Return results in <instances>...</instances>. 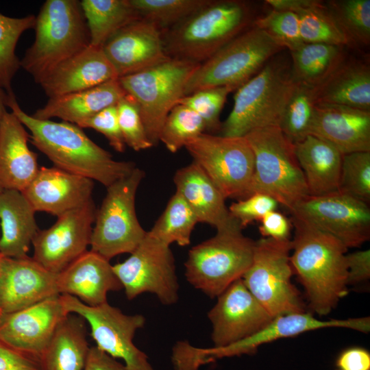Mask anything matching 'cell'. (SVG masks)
I'll return each instance as SVG.
<instances>
[{
	"label": "cell",
	"mask_w": 370,
	"mask_h": 370,
	"mask_svg": "<svg viewBox=\"0 0 370 370\" xmlns=\"http://www.w3.org/2000/svg\"><path fill=\"white\" fill-rule=\"evenodd\" d=\"M126 95L119 79L81 91L49 98L32 116L38 119L59 118L75 125L102 110L116 105Z\"/></svg>",
	"instance_id": "28"
},
{
	"label": "cell",
	"mask_w": 370,
	"mask_h": 370,
	"mask_svg": "<svg viewBox=\"0 0 370 370\" xmlns=\"http://www.w3.org/2000/svg\"><path fill=\"white\" fill-rule=\"evenodd\" d=\"M69 313L60 295L10 314L0 320V340L29 356L40 357Z\"/></svg>",
	"instance_id": "19"
},
{
	"label": "cell",
	"mask_w": 370,
	"mask_h": 370,
	"mask_svg": "<svg viewBox=\"0 0 370 370\" xmlns=\"http://www.w3.org/2000/svg\"><path fill=\"white\" fill-rule=\"evenodd\" d=\"M278 205V202L271 197L255 193L232 203L228 210L231 216L236 219L243 228L254 221H260L267 213L275 210Z\"/></svg>",
	"instance_id": "46"
},
{
	"label": "cell",
	"mask_w": 370,
	"mask_h": 370,
	"mask_svg": "<svg viewBox=\"0 0 370 370\" xmlns=\"http://www.w3.org/2000/svg\"><path fill=\"white\" fill-rule=\"evenodd\" d=\"M8 100V94L7 92L0 87V125L3 118L7 112L6 107Z\"/></svg>",
	"instance_id": "54"
},
{
	"label": "cell",
	"mask_w": 370,
	"mask_h": 370,
	"mask_svg": "<svg viewBox=\"0 0 370 370\" xmlns=\"http://www.w3.org/2000/svg\"><path fill=\"white\" fill-rule=\"evenodd\" d=\"M7 106L30 132L31 143L56 166L96 180L106 188L129 175L136 167L131 161H117L90 139L82 129L66 121L38 119L25 112L14 93Z\"/></svg>",
	"instance_id": "1"
},
{
	"label": "cell",
	"mask_w": 370,
	"mask_h": 370,
	"mask_svg": "<svg viewBox=\"0 0 370 370\" xmlns=\"http://www.w3.org/2000/svg\"><path fill=\"white\" fill-rule=\"evenodd\" d=\"M205 130L203 119L195 111L177 103L171 110L161 127L159 141L170 152L175 153Z\"/></svg>",
	"instance_id": "40"
},
{
	"label": "cell",
	"mask_w": 370,
	"mask_h": 370,
	"mask_svg": "<svg viewBox=\"0 0 370 370\" xmlns=\"http://www.w3.org/2000/svg\"><path fill=\"white\" fill-rule=\"evenodd\" d=\"M113 271L132 300L150 293L164 305L175 304L179 298V283L175 258L170 248L147 234L130 256L112 265Z\"/></svg>",
	"instance_id": "14"
},
{
	"label": "cell",
	"mask_w": 370,
	"mask_h": 370,
	"mask_svg": "<svg viewBox=\"0 0 370 370\" xmlns=\"http://www.w3.org/2000/svg\"><path fill=\"white\" fill-rule=\"evenodd\" d=\"M310 134L327 140L343 155L370 151V111L316 104Z\"/></svg>",
	"instance_id": "24"
},
{
	"label": "cell",
	"mask_w": 370,
	"mask_h": 370,
	"mask_svg": "<svg viewBox=\"0 0 370 370\" xmlns=\"http://www.w3.org/2000/svg\"><path fill=\"white\" fill-rule=\"evenodd\" d=\"M29 134L12 112L0 125V182L5 189L23 191L39 169L37 154L28 146Z\"/></svg>",
	"instance_id": "26"
},
{
	"label": "cell",
	"mask_w": 370,
	"mask_h": 370,
	"mask_svg": "<svg viewBox=\"0 0 370 370\" xmlns=\"http://www.w3.org/2000/svg\"><path fill=\"white\" fill-rule=\"evenodd\" d=\"M294 85L291 63L278 53L236 90L232 110L221 124V135L244 137L258 129L279 126Z\"/></svg>",
	"instance_id": "4"
},
{
	"label": "cell",
	"mask_w": 370,
	"mask_h": 370,
	"mask_svg": "<svg viewBox=\"0 0 370 370\" xmlns=\"http://www.w3.org/2000/svg\"><path fill=\"white\" fill-rule=\"evenodd\" d=\"M338 190L369 204L370 151L343 155Z\"/></svg>",
	"instance_id": "42"
},
{
	"label": "cell",
	"mask_w": 370,
	"mask_h": 370,
	"mask_svg": "<svg viewBox=\"0 0 370 370\" xmlns=\"http://www.w3.org/2000/svg\"><path fill=\"white\" fill-rule=\"evenodd\" d=\"M244 137L254 156L249 196L255 193L267 195L290 212L310 195L294 144L279 126L258 129Z\"/></svg>",
	"instance_id": "7"
},
{
	"label": "cell",
	"mask_w": 370,
	"mask_h": 370,
	"mask_svg": "<svg viewBox=\"0 0 370 370\" xmlns=\"http://www.w3.org/2000/svg\"><path fill=\"white\" fill-rule=\"evenodd\" d=\"M144 177L145 172L136 167L107 187L95 214L91 251L110 260L121 254H131L144 239L147 232L138 220L135 208L136 192Z\"/></svg>",
	"instance_id": "10"
},
{
	"label": "cell",
	"mask_w": 370,
	"mask_h": 370,
	"mask_svg": "<svg viewBox=\"0 0 370 370\" xmlns=\"http://www.w3.org/2000/svg\"><path fill=\"white\" fill-rule=\"evenodd\" d=\"M294 147L310 195L338 190L343 154L334 145L310 134Z\"/></svg>",
	"instance_id": "29"
},
{
	"label": "cell",
	"mask_w": 370,
	"mask_h": 370,
	"mask_svg": "<svg viewBox=\"0 0 370 370\" xmlns=\"http://www.w3.org/2000/svg\"><path fill=\"white\" fill-rule=\"evenodd\" d=\"M77 125L82 129L91 128L101 133L115 151H125L126 144L119 123L116 105L102 110Z\"/></svg>",
	"instance_id": "47"
},
{
	"label": "cell",
	"mask_w": 370,
	"mask_h": 370,
	"mask_svg": "<svg viewBox=\"0 0 370 370\" xmlns=\"http://www.w3.org/2000/svg\"><path fill=\"white\" fill-rule=\"evenodd\" d=\"M347 284L366 281L370 278V250L365 249L346 254Z\"/></svg>",
	"instance_id": "50"
},
{
	"label": "cell",
	"mask_w": 370,
	"mask_h": 370,
	"mask_svg": "<svg viewBox=\"0 0 370 370\" xmlns=\"http://www.w3.org/2000/svg\"><path fill=\"white\" fill-rule=\"evenodd\" d=\"M254 19V8L248 1L210 0L163 32L166 53L171 58L201 64L249 28Z\"/></svg>",
	"instance_id": "3"
},
{
	"label": "cell",
	"mask_w": 370,
	"mask_h": 370,
	"mask_svg": "<svg viewBox=\"0 0 370 370\" xmlns=\"http://www.w3.org/2000/svg\"><path fill=\"white\" fill-rule=\"evenodd\" d=\"M36 16L27 15L13 18L0 14V87L8 94L13 93L12 81L21 68L16 47L21 36L34 29Z\"/></svg>",
	"instance_id": "38"
},
{
	"label": "cell",
	"mask_w": 370,
	"mask_h": 370,
	"mask_svg": "<svg viewBox=\"0 0 370 370\" xmlns=\"http://www.w3.org/2000/svg\"><path fill=\"white\" fill-rule=\"evenodd\" d=\"M92 199L59 217L49 228L38 232L32 241L33 258L47 270L59 273L87 251L95 223Z\"/></svg>",
	"instance_id": "17"
},
{
	"label": "cell",
	"mask_w": 370,
	"mask_h": 370,
	"mask_svg": "<svg viewBox=\"0 0 370 370\" xmlns=\"http://www.w3.org/2000/svg\"><path fill=\"white\" fill-rule=\"evenodd\" d=\"M102 49L119 78L171 58L164 49L163 30L156 23L143 18L119 29Z\"/></svg>",
	"instance_id": "20"
},
{
	"label": "cell",
	"mask_w": 370,
	"mask_h": 370,
	"mask_svg": "<svg viewBox=\"0 0 370 370\" xmlns=\"http://www.w3.org/2000/svg\"><path fill=\"white\" fill-rule=\"evenodd\" d=\"M58 273H52L33 258L1 256L0 260V310L10 314L47 298L60 295Z\"/></svg>",
	"instance_id": "21"
},
{
	"label": "cell",
	"mask_w": 370,
	"mask_h": 370,
	"mask_svg": "<svg viewBox=\"0 0 370 370\" xmlns=\"http://www.w3.org/2000/svg\"><path fill=\"white\" fill-rule=\"evenodd\" d=\"M345 47L303 43L290 51L291 73L295 82L317 88L346 59Z\"/></svg>",
	"instance_id": "33"
},
{
	"label": "cell",
	"mask_w": 370,
	"mask_h": 370,
	"mask_svg": "<svg viewBox=\"0 0 370 370\" xmlns=\"http://www.w3.org/2000/svg\"><path fill=\"white\" fill-rule=\"evenodd\" d=\"M315 106L314 88L295 82L279 124L293 144L310 134Z\"/></svg>",
	"instance_id": "36"
},
{
	"label": "cell",
	"mask_w": 370,
	"mask_h": 370,
	"mask_svg": "<svg viewBox=\"0 0 370 370\" xmlns=\"http://www.w3.org/2000/svg\"><path fill=\"white\" fill-rule=\"evenodd\" d=\"M36 211L21 191L4 189L0 195V254L9 258L27 256L39 229Z\"/></svg>",
	"instance_id": "30"
},
{
	"label": "cell",
	"mask_w": 370,
	"mask_h": 370,
	"mask_svg": "<svg viewBox=\"0 0 370 370\" xmlns=\"http://www.w3.org/2000/svg\"><path fill=\"white\" fill-rule=\"evenodd\" d=\"M299 30L304 43L351 47L328 12L325 1L318 0L312 6L297 14Z\"/></svg>",
	"instance_id": "39"
},
{
	"label": "cell",
	"mask_w": 370,
	"mask_h": 370,
	"mask_svg": "<svg viewBox=\"0 0 370 370\" xmlns=\"http://www.w3.org/2000/svg\"><path fill=\"white\" fill-rule=\"evenodd\" d=\"M0 370H42L40 360L0 340Z\"/></svg>",
	"instance_id": "49"
},
{
	"label": "cell",
	"mask_w": 370,
	"mask_h": 370,
	"mask_svg": "<svg viewBox=\"0 0 370 370\" xmlns=\"http://www.w3.org/2000/svg\"><path fill=\"white\" fill-rule=\"evenodd\" d=\"M93 188L89 178L56 166H41L21 192L36 212L59 217L90 201Z\"/></svg>",
	"instance_id": "22"
},
{
	"label": "cell",
	"mask_w": 370,
	"mask_h": 370,
	"mask_svg": "<svg viewBox=\"0 0 370 370\" xmlns=\"http://www.w3.org/2000/svg\"><path fill=\"white\" fill-rule=\"evenodd\" d=\"M184 147L225 199L249 196L254 156L245 137L203 133Z\"/></svg>",
	"instance_id": "12"
},
{
	"label": "cell",
	"mask_w": 370,
	"mask_h": 370,
	"mask_svg": "<svg viewBox=\"0 0 370 370\" xmlns=\"http://www.w3.org/2000/svg\"><path fill=\"white\" fill-rule=\"evenodd\" d=\"M236 89L232 86L207 88L183 97L177 103L195 111L203 119L206 130L215 132L221 127L220 114L227 97Z\"/></svg>",
	"instance_id": "43"
},
{
	"label": "cell",
	"mask_w": 370,
	"mask_h": 370,
	"mask_svg": "<svg viewBox=\"0 0 370 370\" xmlns=\"http://www.w3.org/2000/svg\"><path fill=\"white\" fill-rule=\"evenodd\" d=\"M326 328H349L367 333L370 330V318L321 320L306 312L284 314L273 318L254 335L224 347L204 349L189 344L185 348L184 360L189 370H198L202 365L218 358L252 354L262 345Z\"/></svg>",
	"instance_id": "16"
},
{
	"label": "cell",
	"mask_w": 370,
	"mask_h": 370,
	"mask_svg": "<svg viewBox=\"0 0 370 370\" xmlns=\"http://www.w3.org/2000/svg\"><path fill=\"white\" fill-rule=\"evenodd\" d=\"M5 188H3V186H2L1 182H0V195L1 193L3 191Z\"/></svg>",
	"instance_id": "55"
},
{
	"label": "cell",
	"mask_w": 370,
	"mask_h": 370,
	"mask_svg": "<svg viewBox=\"0 0 370 370\" xmlns=\"http://www.w3.org/2000/svg\"><path fill=\"white\" fill-rule=\"evenodd\" d=\"M335 368L336 370H370V353L361 347L346 348L338 355Z\"/></svg>",
	"instance_id": "51"
},
{
	"label": "cell",
	"mask_w": 370,
	"mask_h": 370,
	"mask_svg": "<svg viewBox=\"0 0 370 370\" xmlns=\"http://www.w3.org/2000/svg\"><path fill=\"white\" fill-rule=\"evenodd\" d=\"M291 240L262 238L255 242L251 264L242 280L272 317L306 312L299 292L291 282Z\"/></svg>",
	"instance_id": "11"
},
{
	"label": "cell",
	"mask_w": 370,
	"mask_h": 370,
	"mask_svg": "<svg viewBox=\"0 0 370 370\" xmlns=\"http://www.w3.org/2000/svg\"><path fill=\"white\" fill-rule=\"evenodd\" d=\"M213 347H224L245 339L273 319L245 285L242 278L233 282L209 310Z\"/></svg>",
	"instance_id": "18"
},
{
	"label": "cell",
	"mask_w": 370,
	"mask_h": 370,
	"mask_svg": "<svg viewBox=\"0 0 370 370\" xmlns=\"http://www.w3.org/2000/svg\"><path fill=\"white\" fill-rule=\"evenodd\" d=\"M91 46L102 47L119 29L141 18L130 0H82Z\"/></svg>",
	"instance_id": "34"
},
{
	"label": "cell",
	"mask_w": 370,
	"mask_h": 370,
	"mask_svg": "<svg viewBox=\"0 0 370 370\" xmlns=\"http://www.w3.org/2000/svg\"><path fill=\"white\" fill-rule=\"evenodd\" d=\"M60 298L69 314L75 313L88 323L97 348L123 360L129 370H153L148 356L133 343L136 331L145 325L144 316L125 314L108 302L90 306L71 295H60Z\"/></svg>",
	"instance_id": "13"
},
{
	"label": "cell",
	"mask_w": 370,
	"mask_h": 370,
	"mask_svg": "<svg viewBox=\"0 0 370 370\" xmlns=\"http://www.w3.org/2000/svg\"><path fill=\"white\" fill-rule=\"evenodd\" d=\"M141 18L156 23L162 30L182 22L210 0H130Z\"/></svg>",
	"instance_id": "41"
},
{
	"label": "cell",
	"mask_w": 370,
	"mask_h": 370,
	"mask_svg": "<svg viewBox=\"0 0 370 370\" xmlns=\"http://www.w3.org/2000/svg\"><path fill=\"white\" fill-rule=\"evenodd\" d=\"M242 230L234 219L213 237L189 250L184 273L190 285L214 298L242 278L251 264L256 242Z\"/></svg>",
	"instance_id": "6"
},
{
	"label": "cell",
	"mask_w": 370,
	"mask_h": 370,
	"mask_svg": "<svg viewBox=\"0 0 370 370\" xmlns=\"http://www.w3.org/2000/svg\"><path fill=\"white\" fill-rule=\"evenodd\" d=\"M200 63L170 58L143 71L118 78L136 102L153 146L171 110L184 97L185 86Z\"/></svg>",
	"instance_id": "9"
},
{
	"label": "cell",
	"mask_w": 370,
	"mask_h": 370,
	"mask_svg": "<svg viewBox=\"0 0 370 370\" xmlns=\"http://www.w3.org/2000/svg\"><path fill=\"white\" fill-rule=\"evenodd\" d=\"M84 370H129L122 363L100 350L96 346L90 347Z\"/></svg>",
	"instance_id": "52"
},
{
	"label": "cell",
	"mask_w": 370,
	"mask_h": 370,
	"mask_svg": "<svg viewBox=\"0 0 370 370\" xmlns=\"http://www.w3.org/2000/svg\"><path fill=\"white\" fill-rule=\"evenodd\" d=\"M316 104L345 106L370 111V67L346 59L320 86L314 88Z\"/></svg>",
	"instance_id": "31"
},
{
	"label": "cell",
	"mask_w": 370,
	"mask_h": 370,
	"mask_svg": "<svg viewBox=\"0 0 370 370\" xmlns=\"http://www.w3.org/2000/svg\"><path fill=\"white\" fill-rule=\"evenodd\" d=\"M90 347L85 320L70 313L40 357L42 370H84Z\"/></svg>",
	"instance_id": "32"
},
{
	"label": "cell",
	"mask_w": 370,
	"mask_h": 370,
	"mask_svg": "<svg viewBox=\"0 0 370 370\" xmlns=\"http://www.w3.org/2000/svg\"><path fill=\"white\" fill-rule=\"evenodd\" d=\"M290 212L293 219L333 236L348 249L370 239L369 204L340 190L309 195Z\"/></svg>",
	"instance_id": "15"
},
{
	"label": "cell",
	"mask_w": 370,
	"mask_h": 370,
	"mask_svg": "<svg viewBox=\"0 0 370 370\" xmlns=\"http://www.w3.org/2000/svg\"><path fill=\"white\" fill-rule=\"evenodd\" d=\"M35 39L21 60V67L38 84L62 62L90 45L80 1L47 0L36 16Z\"/></svg>",
	"instance_id": "5"
},
{
	"label": "cell",
	"mask_w": 370,
	"mask_h": 370,
	"mask_svg": "<svg viewBox=\"0 0 370 370\" xmlns=\"http://www.w3.org/2000/svg\"><path fill=\"white\" fill-rule=\"evenodd\" d=\"M259 232L262 238L278 241L291 240V220L280 212L272 210L267 213L260 221Z\"/></svg>",
	"instance_id": "48"
},
{
	"label": "cell",
	"mask_w": 370,
	"mask_h": 370,
	"mask_svg": "<svg viewBox=\"0 0 370 370\" xmlns=\"http://www.w3.org/2000/svg\"><path fill=\"white\" fill-rule=\"evenodd\" d=\"M318 0H267L271 10L287 11L296 14L314 5Z\"/></svg>",
	"instance_id": "53"
},
{
	"label": "cell",
	"mask_w": 370,
	"mask_h": 370,
	"mask_svg": "<svg viewBox=\"0 0 370 370\" xmlns=\"http://www.w3.org/2000/svg\"><path fill=\"white\" fill-rule=\"evenodd\" d=\"M118 78L102 47L90 45L60 63L38 84L49 99L88 89Z\"/></svg>",
	"instance_id": "23"
},
{
	"label": "cell",
	"mask_w": 370,
	"mask_h": 370,
	"mask_svg": "<svg viewBox=\"0 0 370 370\" xmlns=\"http://www.w3.org/2000/svg\"><path fill=\"white\" fill-rule=\"evenodd\" d=\"M118 120L124 141L136 151L153 147L135 100L126 94L116 104Z\"/></svg>",
	"instance_id": "45"
},
{
	"label": "cell",
	"mask_w": 370,
	"mask_h": 370,
	"mask_svg": "<svg viewBox=\"0 0 370 370\" xmlns=\"http://www.w3.org/2000/svg\"><path fill=\"white\" fill-rule=\"evenodd\" d=\"M325 5L351 47L369 46L370 0H329Z\"/></svg>",
	"instance_id": "37"
},
{
	"label": "cell",
	"mask_w": 370,
	"mask_h": 370,
	"mask_svg": "<svg viewBox=\"0 0 370 370\" xmlns=\"http://www.w3.org/2000/svg\"><path fill=\"white\" fill-rule=\"evenodd\" d=\"M58 285L60 295L75 296L90 306L108 302L109 292L123 289L110 260L91 250L58 273Z\"/></svg>",
	"instance_id": "25"
},
{
	"label": "cell",
	"mask_w": 370,
	"mask_h": 370,
	"mask_svg": "<svg viewBox=\"0 0 370 370\" xmlns=\"http://www.w3.org/2000/svg\"><path fill=\"white\" fill-rule=\"evenodd\" d=\"M176 344H177V343H176ZM176 344H175V345H176ZM175 345H174L173 349H174ZM173 352H172V357H173ZM172 357H171V358H172ZM172 362H173V358H172ZM173 367H174V369H175L174 365H173Z\"/></svg>",
	"instance_id": "56"
},
{
	"label": "cell",
	"mask_w": 370,
	"mask_h": 370,
	"mask_svg": "<svg viewBox=\"0 0 370 370\" xmlns=\"http://www.w3.org/2000/svg\"><path fill=\"white\" fill-rule=\"evenodd\" d=\"M291 264L306 291L310 308L328 314L347 294L348 249L333 236L291 219Z\"/></svg>",
	"instance_id": "2"
},
{
	"label": "cell",
	"mask_w": 370,
	"mask_h": 370,
	"mask_svg": "<svg viewBox=\"0 0 370 370\" xmlns=\"http://www.w3.org/2000/svg\"><path fill=\"white\" fill-rule=\"evenodd\" d=\"M283 50L267 33L251 25L198 66L185 86L184 97L215 86L238 88Z\"/></svg>",
	"instance_id": "8"
},
{
	"label": "cell",
	"mask_w": 370,
	"mask_h": 370,
	"mask_svg": "<svg viewBox=\"0 0 370 370\" xmlns=\"http://www.w3.org/2000/svg\"><path fill=\"white\" fill-rule=\"evenodd\" d=\"M252 25L264 31L289 51L304 43L300 35L299 16L293 12L271 9L264 16L255 18Z\"/></svg>",
	"instance_id": "44"
},
{
	"label": "cell",
	"mask_w": 370,
	"mask_h": 370,
	"mask_svg": "<svg viewBox=\"0 0 370 370\" xmlns=\"http://www.w3.org/2000/svg\"><path fill=\"white\" fill-rule=\"evenodd\" d=\"M173 182L176 192L193 210L199 223L209 224L219 230L234 219L226 206L225 197L194 161L177 169Z\"/></svg>",
	"instance_id": "27"
},
{
	"label": "cell",
	"mask_w": 370,
	"mask_h": 370,
	"mask_svg": "<svg viewBox=\"0 0 370 370\" xmlns=\"http://www.w3.org/2000/svg\"><path fill=\"white\" fill-rule=\"evenodd\" d=\"M198 219L193 210L175 191L167 205L147 234L170 246L176 243L181 247L190 244V238Z\"/></svg>",
	"instance_id": "35"
}]
</instances>
